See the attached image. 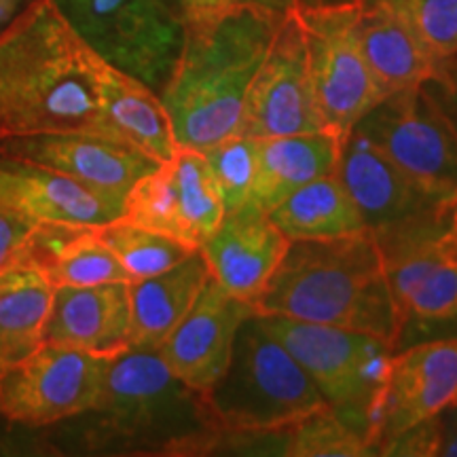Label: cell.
I'll list each match as a JSON object with an SVG mask.
<instances>
[{
    "label": "cell",
    "instance_id": "cell-2",
    "mask_svg": "<svg viewBox=\"0 0 457 457\" xmlns=\"http://www.w3.org/2000/svg\"><path fill=\"white\" fill-rule=\"evenodd\" d=\"M68 421L57 424L64 449L83 455L202 457L214 453L222 434L205 394L148 347L111 358L96 407Z\"/></svg>",
    "mask_w": 457,
    "mask_h": 457
},
{
    "label": "cell",
    "instance_id": "cell-35",
    "mask_svg": "<svg viewBox=\"0 0 457 457\" xmlns=\"http://www.w3.org/2000/svg\"><path fill=\"white\" fill-rule=\"evenodd\" d=\"M236 7V0H182V20L187 28L214 24L219 17Z\"/></svg>",
    "mask_w": 457,
    "mask_h": 457
},
{
    "label": "cell",
    "instance_id": "cell-23",
    "mask_svg": "<svg viewBox=\"0 0 457 457\" xmlns=\"http://www.w3.org/2000/svg\"><path fill=\"white\" fill-rule=\"evenodd\" d=\"M102 111L114 140L140 148L163 163L179 148L170 114L151 87L102 60L100 68Z\"/></svg>",
    "mask_w": 457,
    "mask_h": 457
},
{
    "label": "cell",
    "instance_id": "cell-36",
    "mask_svg": "<svg viewBox=\"0 0 457 457\" xmlns=\"http://www.w3.org/2000/svg\"><path fill=\"white\" fill-rule=\"evenodd\" d=\"M434 457H457V403L434 415Z\"/></svg>",
    "mask_w": 457,
    "mask_h": 457
},
{
    "label": "cell",
    "instance_id": "cell-7",
    "mask_svg": "<svg viewBox=\"0 0 457 457\" xmlns=\"http://www.w3.org/2000/svg\"><path fill=\"white\" fill-rule=\"evenodd\" d=\"M74 32L102 60L157 96L185 45V20L165 0H55Z\"/></svg>",
    "mask_w": 457,
    "mask_h": 457
},
{
    "label": "cell",
    "instance_id": "cell-27",
    "mask_svg": "<svg viewBox=\"0 0 457 457\" xmlns=\"http://www.w3.org/2000/svg\"><path fill=\"white\" fill-rule=\"evenodd\" d=\"M168 163L179 185L188 236L199 248L225 219V204H222L219 182L202 151L179 146Z\"/></svg>",
    "mask_w": 457,
    "mask_h": 457
},
{
    "label": "cell",
    "instance_id": "cell-10",
    "mask_svg": "<svg viewBox=\"0 0 457 457\" xmlns=\"http://www.w3.org/2000/svg\"><path fill=\"white\" fill-rule=\"evenodd\" d=\"M111 358L43 343L0 377V417L26 428H54L98 403Z\"/></svg>",
    "mask_w": 457,
    "mask_h": 457
},
{
    "label": "cell",
    "instance_id": "cell-21",
    "mask_svg": "<svg viewBox=\"0 0 457 457\" xmlns=\"http://www.w3.org/2000/svg\"><path fill=\"white\" fill-rule=\"evenodd\" d=\"M358 41L381 96L424 85L436 68L413 26L386 0H360Z\"/></svg>",
    "mask_w": 457,
    "mask_h": 457
},
{
    "label": "cell",
    "instance_id": "cell-18",
    "mask_svg": "<svg viewBox=\"0 0 457 457\" xmlns=\"http://www.w3.org/2000/svg\"><path fill=\"white\" fill-rule=\"evenodd\" d=\"M43 343L114 358L131 347L129 282L57 286L43 327Z\"/></svg>",
    "mask_w": 457,
    "mask_h": 457
},
{
    "label": "cell",
    "instance_id": "cell-14",
    "mask_svg": "<svg viewBox=\"0 0 457 457\" xmlns=\"http://www.w3.org/2000/svg\"><path fill=\"white\" fill-rule=\"evenodd\" d=\"M455 394L457 339L417 343L394 353L370 421L373 455H381L400 434L453 404Z\"/></svg>",
    "mask_w": 457,
    "mask_h": 457
},
{
    "label": "cell",
    "instance_id": "cell-1",
    "mask_svg": "<svg viewBox=\"0 0 457 457\" xmlns=\"http://www.w3.org/2000/svg\"><path fill=\"white\" fill-rule=\"evenodd\" d=\"M102 57L55 0H32L0 32V138L87 131L112 138L100 96Z\"/></svg>",
    "mask_w": 457,
    "mask_h": 457
},
{
    "label": "cell",
    "instance_id": "cell-25",
    "mask_svg": "<svg viewBox=\"0 0 457 457\" xmlns=\"http://www.w3.org/2000/svg\"><path fill=\"white\" fill-rule=\"evenodd\" d=\"M267 216L288 242L345 237L367 231L337 171L299 187Z\"/></svg>",
    "mask_w": 457,
    "mask_h": 457
},
{
    "label": "cell",
    "instance_id": "cell-6",
    "mask_svg": "<svg viewBox=\"0 0 457 457\" xmlns=\"http://www.w3.org/2000/svg\"><path fill=\"white\" fill-rule=\"evenodd\" d=\"M261 318L265 328L312 377L328 407L369 441L377 400L390 373L394 356L390 343L381 337L328 324L284 316Z\"/></svg>",
    "mask_w": 457,
    "mask_h": 457
},
{
    "label": "cell",
    "instance_id": "cell-42",
    "mask_svg": "<svg viewBox=\"0 0 457 457\" xmlns=\"http://www.w3.org/2000/svg\"><path fill=\"white\" fill-rule=\"evenodd\" d=\"M453 403H457V394H455V400H453Z\"/></svg>",
    "mask_w": 457,
    "mask_h": 457
},
{
    "label": "cell",
    "instance_id": "cell-4",
    "mask_svg": "<svg viewBox=\"0 0 457 457\" xmlns=\"http://www.w3.org/2000/svg\"><path fill=\"white\" fill-rule=\"evenodd\" d=\"M254 312L360 330L392 345L394 303L379 244L369 231L290 242Z\"/></svg>",
    "mask_w": 457,
    "mask_h": 457
},
{
    "label": "cell",
    "instance_id": "cell-29",
    "mask_svg": "<svg viewBox=\"0 0 457 457\" xmlns=\"http://www.w3.org/2000/svg\"><path fill=\"white\" fill-rule=\"evenodd\" d=\"M119 220L148 228V231L163 233V236L180 239V242L197 248L188 236L185 216H182L179 185H176L168 162L159 163L157 170L142 176L131 187V191L125 195L123 214Z\"/></svg>",
    "mask_w": 457,
    "mask_h": 457
},
{
    "label": "cell",
    "instance_id": "cell-30",
    "mask_svg": "<svg viewBox=\"0 0 457 457\" xmlns=\"http://www.w3.org/2000/svg\"><path fill=\"white\" fill-rule=\"evenodd\" d=\"M362 432L333 409L322 407L284 428V457H370Z\"/></svg>",
    "mask_w": 457,
    "mask_h": 457
},
{
    "label": "cell",
    "instance_id": "cell-39",
    "mask_svg": "<svg viewBox=\"0 0 457 457\" xmlns=\"http://www.w3.org/2000/svg\"><path fill=\"white\" fill-rule=\"evenodd\" d=\"M360 0H295V9H335L358 7Z\"/></svg>",
    "mask_w": 457,
    "mask_h": 457
},
{
    "label": "cell",
    "instance_id": "cell-33",
    "mask_svg": "<svg viewBox=\"0 0 457 457\" xmlns=\"http://www.w3.org/2000/svg\"><path fill=\"white\" fill-rule=\"evenodd\" d=\"M421 87L457 134V51L436 62L432 77Z\"/></svg>",
    "mask_w": 457,
    "mask_h": 457
},
{
    "label": "cell",
    "instance_id": "cell-15",
    "mask_svg": "<svg viewBox=\"0 0 457 457\" xmlns=\"http://www.w3.org/2000/svg\"><path fill=\"white\" fill-rule=\"evenodd\" d=\"M0 157L60 171L123 197L159 162L128 142L87 131H43L0 138Z\"/></svg>",
    "mask_w": 457,
    "mask_h": 457
},
{
    "label": "cell",
    "instance_id": "cell-28",
    "mask_svg": "<svg viewBox=\"0 0 457 457\" xmlns=\"http://www.w3.org/2000/svg\"><path fill=\"white\" fill-rule=\"evenodd\" d=\"M98 233L102 242L112 250V254L129 273L131 282L168 271L197 250L180 239L148 231V228L129 225L119 219L108 225H100Z\"/></svg>",
    "mask_w": 457,
    "mask_h": 457
},
{
    "label": "cell",
    "instance_id": "cell-17",
    "mask_svg": "<svg viewBox=\"0 0 457 457\" xmlns=\"http://www.w3.org/2000/svg\"><path fill=\"white\" fill-rule=\"evenodd\" d=\"M123 197L60 171L0 157V210L34 222L100 227L121 219Z\"/></svg>",
    "mask_w": 457,
    "mask_h": 457
},
{
    "label": "cell",
    "instance_id": "cell-16",
    "mask_svg": "<svg viewBox=\"0 0 457 457\" xmlns=\"http://www.w3.org/2000/svg\"><path fill=\"white\" fill-rule=\"evenodd\" d=\"M254 307L227 293L210 276L187 316L159 345L168 369L197 392H208L225 373L237 330Z\"/></svg>",
    "mask_w": 457,
    "mask_h": 457
},
{
    "label": "cell",
    "instance_id": "cell-40",
    "mask_svg": "<svg viewBox=\"0 0 457 457\" xmlns=\"http://www.w3.org/2000/svg\"><path fill=\"white\" fill-rule=\"evenodd\" d=\"M20 4L21 0H0V32L15 20L17 13H20Z\"/></svg>",
    "mask_w": 457,
    "mask_h": 457
},
{
    "label": "cell",
    "instance_id": "cell-13",
    "mask_svg": "<svg viewBox=\"0 0 457 457\" xmlns=\"http://www.w3.org/2000/svg\"><path fill=\"white\" fill-rule=\"evenodd\" d=\"M394 303V353L417 343L457 339V265L436 242L381 250Z\"/></svg>",
    "mask_w": 457,
    "mask_h": 457
},
{
    "label": "cell",
    "instance_id": "cell-24",
    "mask_svg": "<svg viewBox=\"0 0 457 457\" xmlns=\"http://www.w3.org/2000/svg\"><path fill=\"white\" fill-rule=\"evenodd\" d=\"M208 278V262L197 248L171 270L129 282L131 347L159 350L191 310Z\"/></svg>",
    "mask_w": 457,
    "mask_h": 457
},
{
    "label": "cell",
    "instance_id": "cell-12",
    "mask_svg": "<svg viewBox=\"0 0 457 457\" xmlns=\"http://www.w3.org/2000/svg\"><path fill=\"white\" fill-rule=\"evenodd\" d=\"M327 129L307 66V49L295 9L284 15L265 60L245 94L237 136L276 138Z\"/></svg>",
    "mask_w": 457,
    "mask_h": 457
},
{
    "label": "cell",
    "instance_id": "cell-8",
    "mask_svg": "<svg viewBox=\"0 0 457 457\" xmlns=\"http://www.w3.org/2000/svg\"><path fill=\"white\" fill-rule=\"evenodd\" d=\"M337 176L381 250L441 237L453 199L415 182L356 128L341 142Z\"/></svg>",
    "mask_w": 457,
    "mask_h": 457
},
{
    "label": "cell",
    "instance_id": "cell-31",
    "mask_svg": "<svg viewBox=\"0 0 457 457\" xmlns=\"http://www.w3.org/2000/svg\"><path fill=\"white\" fill-rule=\"evenodd\" d=\"M214 179L219 182L225 214H233L250 205L259 170V140L233 136L204 151Z\"/></svg>",
    "mask_w": 457,
    "mask_h": 457
},
{
    "label": "cell",
    "instance_id": "cell-26",
    "mask_svg": "<svg viewBox=\"0 0 457 457\" xmlns=\"http://www.w3.org/2000/svg\"><path fill=\"white\" fill-rule=\"evenodd\" d=\"M54 286L32 267L0 271V377L43 345Z\"/></svg>",
    "mask_w": 457,
    "mask_h": 457
},
{
    "label": "cell",
    "instance_id": "cell-9",
    "mask_svg": "<svg viewBox=\"0 0 457 457\" xmlns=\"http://www.w3.org/2000/svg\"><path fill=\"white\" fill-rule=\"evenodd\" d=\"M307 66L327 129L345 138L384 100L358 41V7L295 9Z\"/></svg>",
    "mask_w": 457,
    "mask_h": 457
},
{
    "label": "cell",
    "instance_id": "cell-32",
    "mask_svg": "<svg viewBox=\"0 0 457 457\" xmlns=\"http://www.w3.org/2000/svg\"><path fill=\"white\" fill-rule=\"evenodd\" d=\"M404 15L428 51L443 60L457 51V0H386Z\"/></svg>",
    "mask_w": 457,
    "mask_h": 457
},
{
    "label": "cell",
    "instance_id": "cell-19",
    "mask_svg": "<svg viewBox=\"0 0 457 457\" xmlns=\"http://www.w3.org/2000/svg\"><path fill=\"white\" fill-rule=\"evenodd\" d=\"M290 242L270 216L245 205L225 214L219 228L199 245L210 276L227 293L254 307L265 286L282 262Z\"/></svg>",
    "mask_w": 457,
    "mask_h": 457
},
{
    "label": "cell",
    "instance_id": "cell-3",
    "mask_svg": "<svg viewBox=\"0 0 457 457\" xmlns=\"http://www.w3.org/2000/svg\"><path fill=\"white\" fill-rule=\"evenodd\" d=\"M284 15L236 4L214 24L187 28L179 64L162 91L176 145L208 151L237 136L245 94Z\"/></svg>",
    "mask_w": 457,
    "mask_h": 457
},
{
    "label": "cell",
    "instance_id": "cell-20",
    "mask_svg": "<svg viewBox=\"0 0 457 457\" xmlns=\"http://www.w3.org/2000/svg\"><path fill=\"white\" fill-rule=\"evenodd\" d=\"M13 265L32 267L54 288L131 282L125 267L102 242L98 227L89 225L34 222L17 248Z\"/></svg>",
    "mask_w": 457,
    "mask_h": 457
},
{
    "label": "cell",
    "instance_id": "cell-38",
    "mask_svg": "<svg viewBox=\"0 0 457 457\" xmlns=\"http://www.w3.org/2000/svg\"><path fill=\"white\" fill-rule=\"evenodd\" d=\"M236 4H245V7H259L271 13L286 15L295 9V0H236Z\"/></svg>",
    "mask_w": 457,
    "mask_h": 457
},
{
    "label": "cell",
    "instance_id": "cell-41",
    "mask_svg": "<svg viewBox=\"0 0 457 457\" xmlns=\"http://www.w3.org/2000/svg\"><path fill=\"white\" fill-rule=\"evenodd\" d=\"M165 3H168V4H170V7H174L176 11H180V13H182V9H180L182 0H165Z\"/></svg>",
    "mask_w": 457,
    "mask_h": 457
},
{
    "label": "cell",
    "instance_id": "cell-37",
    "mask_svg": "<svg viewBox=\"0 0 457 457\" xmlns=\"http://www.w3.org/2000/svg\"><path fill=\"white\" fill-rule=\"evenodd\" d=\"M436 250L445 261L455 262L457 265V197L449 204L447 219H445V228L441 237L436 239Z\"/></svg>",
    "mask_w": 457,
    "mask_h": 457
},
{
    "label": "cell",
    "instance_id": "cell-11",
    "mask_svg": "<svg viewBox=\"0 0 457 457\" xmlns=\"http://www.w3.org/2000/svg\"><path fill=\"white\" fill-rule=\"evenodd\" d=\"M356 129L421 187L457 197V134L421 85L386 96Z\"/></svg>",
    "mask_w": 457,
    "mask_h": 457
},
{
    "label": "cell",
    "instance_id": "cell-5",
    "mask_svg": "<svg viewBox=\"0 0 457 457\" xmlns=\"http://www.w3.org/2000/svg\"><path fill=\"white\" fill-rule=\"evenodd\" d=\"M205 398L222 432L279 430L327 407L312 377L259 313L242 322L225 373Z\"/></svg>",
    "mask_w": 457,
    "mask_h": 457
},
{
    "label": "cell",
    "instance_id": "cell-22",
    "mask_svg": "<svg viewBox=\"0 0 457 457\" xmlns=\"http://www.w3.org/2000/svg\"><path fill=\"white\" fill-rule=\"evenodd\" d=\"M341 142V136L330 129L259 140V170L250 205L267 214L299 187L335 174Z\"/></svg>",
    "mask_w": 457,
    "mask_h": 457
},
{
    "label": "cell",
    "instance_id": "cell-34",
    "mask_svg": "<svg viewBox=\"0 0 457 457\" xmlns=\"http://www.w3.org/2000/svg\"><path fill=\"white\" fill-rule=\"evenodd\" d=\"M30 228V220H24L20 219V216H13L0 210V271H4L7 267L13 265L17 248L24 242V237L28 236Z\"/></svg>",
    "mask_w": 457,
    "mask_h": 457
}]
</instances>
